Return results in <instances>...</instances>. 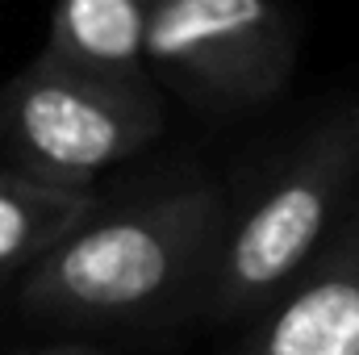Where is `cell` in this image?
Segmentation results:
<instances>
[{
	"instance_id": "1",
	"label": "cell",
	"mask_w": 359,
	"mask_h": 355,
	"mask_svg": "<svg viewBox=\"0 0 359 355\" xmlns=\"http://www.w3.org/2000/svg\"><path fill=\"white\" fill-rule=\"evenodd\" d=\"M222 217L226 209L213 184H188L113 217H88L29 267L21 301L46 318L138 314L209 264Z\"/></svg>"
},
{
	"instance_id": "2",
	"label": "cell",
	"mask_w": 359,
	"mask_h": 355,
	"mask_svg": "<svg viewBox=\"0 0 359 355\" xmlns=\"http://www.w3.org/2000/svg\"><path fill=\"white\" fill-rule=\"evenodd\" d=\"M359 184V100L330 113L292 159L280 168L268 192L238 217L217 247L209 301L217 314H243L264 305L276 288L292 284L309 264L330 226L339 222Z\"/></svg>"
},
{
	"instance_id": "3",
	"label": "cell",
	"mask_w": 359,
	"mask_h": 355,
	"mask_svg": "<svg viewBox=\"0 0 359 355\" xmlns=\"http://www.w3.org/2000/svg\"><path fill=\"white\" fill-rule=\"evenodd\" d=\"M297 17L284 0H172L147 13V72L201 113H247L292 80Z\"/></svg>"
},
{
	"instance_id": "4",
	"label": "cell",
	"mask_w": 359,
	"mask_h": 355,
	"mask_svg": "<svg viewBox=\"0 0 359 355\" xmlns=\"http://www.w3.org/2000/svg\"><path fill=\"white\" fill-rule=\"evenodd\" d=\"M163 130L159 92L113 88L63 72L42 55L0 92V147L13 172L63 188H92Z\"/></svg>"
},
{
	"instance_id": "5",
	"label": "cell",
	"mask_w": 359,
	"mask_h": 355,
	"mask_svg": "<svg viewBox=\"0 0 359 355\" xmlns=\"http://www.w3.org/2000/svg\"><path fill=\"white\" fill-rule=\"evenodd\" d=\"M247 355H359V226L271 309Z\"/></svg>"
},
{
	"instance_id": "6",
	"label": "cell",
	"mask_w": 359,
	"mask_h": 355,
	"mask_svg": "<svg viewBox=\"0 0 359 355\" xmlns=\"http://www.w3.org/2000/svg\"><path fill=\"white\" fill-rule=\"evenodd\" d=\"M147 0H55L42 59L113 88L159 92L147 72Z\"/></svg>"
},
{
	"instance_id": "7",
	"label": "cell",
	"mask_w": 359,
	"mask_h": 355,
	"mask_svg": "<svg viewBox=\"0 0 359 355\" xmlns=\"http://www.w3.org/2000/svg\"><path fill=\"white\" fill-rule=\"evenodd\" d=\"M88 217H96L92 188H63L0 168V276L29 272Z\"/></svg>"
},
{
	"instance_id": "8",
	"label": "cell",
	"mask_w": 359,
	"mask_h": 355,
	"mask_svg": "<svg viewBox=\"0 0 359 355\" xmlns=\"http://www.w3.org/2000/svg\"><path fill=\"white\" fill-rule=\"evenodd\" d=\"M42 355H92L84 347H55V351H42Z\"/></svg>"
},
{
	"instance_id": "9",
	"label": "cell",
	"mask_w": 359,
	"mask_h": 355,
	"mask_svg": "<svg viewBox=\"0 0 359 355\" xmlns=\"http://www.w3.org/2000/svg\"><path fill=\"white\" fill-rule=\"evenodd\" d=\"M147 4H172V0H147Z\"/></svg>"
}]
</instances>
